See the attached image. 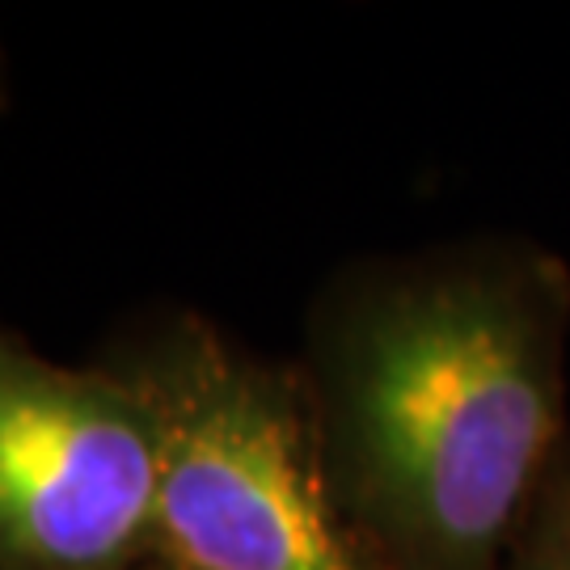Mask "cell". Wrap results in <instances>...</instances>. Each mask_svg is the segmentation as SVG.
<instances>
[{"instance_id":"cell-4","label":"cell","mask_w":570,"mask_h":570,"mask_svg":"<svg viewBox=\"0 0 570 570\" xmlns=\"http://www.w3.org/2000/svg\"><path fill=\"white\" fill-rule=\"evenodd\" d=\"M508 570H570V440L511 546Z\"/></svg>"},{"instance_id":"cell-5","label":"cell","mask_w":570,"mask_h":570,"mask_svg":"<svg viewBox=\"0 0 570 570\" xmlns=\"http://www.w3.org/2000/svg\"><path fill=\"white\" fill-rule=\"evenodd\" d=\"M140 570H178V567H169V562H161V558H153L148 567H140Z\"/></svg>"},{"instance_id":"cell-3","label":"cell","mask_w":570,"mask_h":570,"mask_svg":"<svg viewBox=\"0 0 570 570\" xmlns=\"http://www.w3.org/2000/svg\"><path fill=\"white\" fill-rule=\"evenodd\" d=\"M157 511L161 440L140 389L0 326V570H140Z\"/></svg>"},{"instance_id":"cell-2","label":"cell","mask_w":570,"mask_h":570,"mask_svg":"<svg viewBox=\"0 0 570 570\" xmlns=\"http://www.w3.org/2000/svg\"><path fill=\"white\" fill-rule=\"evenodd\" d=\"M161 440L157 558L178 570H389L334 499L301 372L174 317L115 364Z\"/></svg>"},{"instance_id":"cell-1","label":"cell","mask_w":570,"mask_h":570,"mask_svg":"<svg viewBox=\"0 0 570 570\" xmlns=\"http://www.w3.org/2000/svg\"><path fill=\"white\" fill-rule=\"evenodd\" d=\"M570 271L490 245L360 271L305 389L338 508L389 570H508L562 440Z\"/></svg>"}]
</instances>
